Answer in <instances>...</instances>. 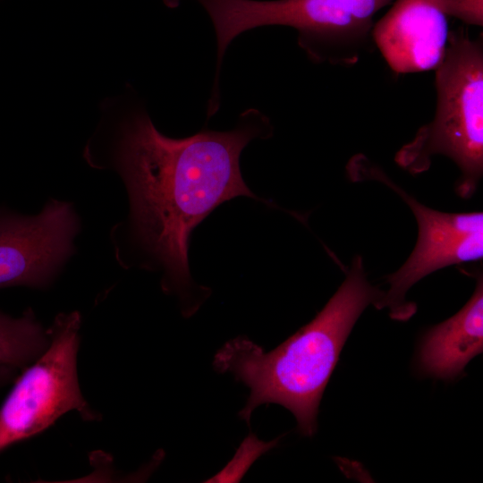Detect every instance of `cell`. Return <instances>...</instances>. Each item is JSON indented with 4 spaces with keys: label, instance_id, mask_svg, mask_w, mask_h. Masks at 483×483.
Instances as JSON below:
<instances>
[{
    "label": "cell",
    "instance_id": "8",
    "mask_svg": "<svg viewBox=\"0 0 483 483\" xmlns=\"http://www.w3.org/2000/svg\"><path fill=\"white\" fill-rule=\"evenodd\" d=\"M448 37L439 0H395L372 30V40L397 74L436 70Z\"/></svg>",
    "mask_w": 483,
    "mask_h": 483
},
{
    "label": "cell",
    "instance_id": "5",
    "mask_svg": "<svg viewBox=\"0 0 483 483\" xmlns=\"http://www.w3.org/2000/svg\"><path fill=\"white\" fill-rule=\"evenodd\" d=\"M80 326V313L72 311L58 314L47 328V347L21 370L0 407V453L41 433L69 411L88 422L101 419L79 385Z\"/></svg>",
    "mask_w": 483,
    "mask_h": 483
},
{
    "label": "cell",
    "instance_id": "10",
    "mask_svg": "<svg viewBox=\"0 0 483 483\" xmlns=\"http://www.w3.org/2000/svg\"><path fill=\"white\" fill-rule=\"evenodd\" d=\"M47 329L28 309L20 318L0 311V366L23 370L46 350Z\"/></svg>",
    "mask_w": 483,
    "mask_h": 483
},
{
    "label": "cell",
    "instance_id": "2",
    "mask_svg": "<svg viewBox=\"0 0 483 483\" xmlns=\"http://www.w3.org/2000/svg\"><path fill=\"white\" fill-rule=\"evenodd\" d=\"M382 293L369 283L362 258L355 256L323 309L275 349L267 352L245 336L228 341L213 364L250 389L242 419L250 423L255 408L277 403L295 416L303 435L313 436L318 405L342 348L362 311Z\"/></svg>",
    "mask_w": 483,
    "mask_h": 483
},
{
    "label": "cell",
    "instance_id": "3",
    "mask_svg": "<svg viewBox=\"0 0 483 483\" xmlns=\"http://www.w3.org/2000/svg\"><path fill=\"white\" fill-rule=\"evenodd\" d=\"M435 71V116L394 160L417 174L429 168L434 156L449 157L461 172L456 191L468 199L483 174L482 38H470L462 27L450 31L445 55Z\"/></svg>",
    "mask_w": 483,
    "mask_h": 483
},
{
    "label": "cell",
    "instance_id": "9",
    "mask_svg": "<svg viewBox=\"0 0 483 483\" xmlns=\"http://www.w3.org/2000/svg\"><path fill=\"white\" fill-rule=\"evenodd\" d=\"M482 347L483 282L480 275L465 306L426 334L419 354L421 369L436 377L453 378L482 352Z\"/></svg>",
    "mask_w": 483,
    "mask_h": 483
},
{
    "label": "cell",
    "instance_id": "11",
    "mask_svg": "<svg viewBox=\"0 0 483 483\" xmlns=\"http://www.w3.org/2000/svg\"><path fill=\"white\" fill-rule=\"evenodd\" d=\"M447 17H454L468 25L482 26L483 0H439Z\"/></svg>",
    "mask_w": 483,
    "mask_h": 483
},
{
    "label": "cell",
    "instance_id": "6",
    "mask_svg": "<svg viewBox=\"0 0 483 483\" xmlns=\"http://www.w3.org/2000/svg\"><path fill=\"white\" fill-rule=\"evenodd\" d=\"M355 181L375 180L396 192L412 211L418 225L413 251L386 282L389 289L375 304L387 308L393 318L406 319L415 310L405 302L409 289L426 275L448 266L479 261L483 257V213H446L428 208L394 183L364 157H354L347 166Z\"/></svg>",
    "mask_w": 483,
    "mask_h": 483
},
{
    "label": "cell",
    "instance_id": "1",
    "mask_svg": "<svg viewBox=\"0 0 483 483\" xmlns=\"http://www.w3.org/2000/svg\"><path fill=\"white\" fill-rule=\"evenodd\" d=\"M269 120L251 108L226 131L204 129L182 139L159 132L144 110L121 123L112 166L123 178L130 201L126 222L112 231L143 256L141 266L163 271L162 288L182 297L192 287L188 243L194 227L223 202L256 198L239 165L242 149L269 134Z\"/></svg>",
    "mask_w": 483,
    "mask_h": 483
},
{
    "label": "cell",
    "instance_id": "4",
    "mask_svg": "<svg viewBox=\"0 0 483 483\" xmlns=\"http://www.w3.org/2000/svg\"><path fill=\"white\" fill-rule=\"evenodd\" d=\"M216 36L218 80L223 57L240 34L264 26L296 30L298 44L316 63L351 64L369 39L375 15L393 0H197Z\"/></svg>",
    "mask_w": 483,
    "mask_h": 483
},
{
    "label": "cell",
    "instance_id": "7",
    "mask_svg": "<svg viewBox=\"0 0 483 483\" xmlns=\"http://www.w3.org/2000/svg\"><path fill=\"white\" fill-rule=\"evenodd\" d=\"M79 230L68 202L50 199L34 216L0 208V289L49 286L73 254Z\"/></svg>",
    "mask_w": 483,
    "mask_h": 483
},
{
    "label": "cell",
    "instance_id": "12",
    "mask_svg": "<svg viewBox=\"0 0 483 483\" xmlns=\"http://www.w3.org/2000/svg\"><path fill=\"white\" fill-rule=\"evenodd\" d=\"M18 371L13 368L0 366V387L13 379Z\"/></svg>",
    "mask_w": 483,
    "mask_h": 483
}]
</instances>
